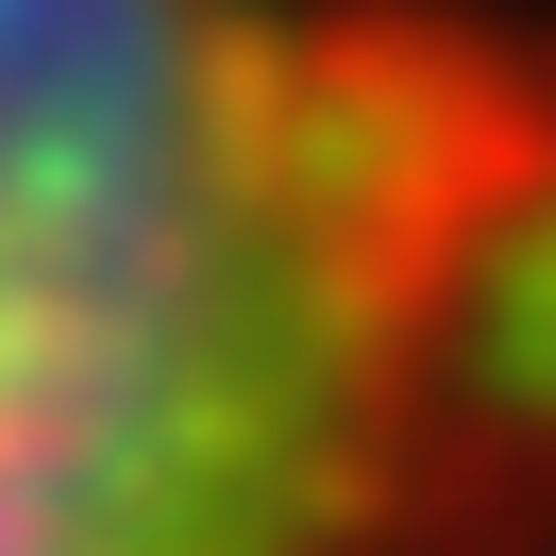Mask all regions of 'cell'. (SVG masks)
I'll use <instances>...</instances> for the list:
<instances>
[{
    "label": "cell",
    "mask_w": 556,
    "mask_h": 556,
    "mask_svg": "<svg viewBox=\"0 0 556 556\" xmlns=\"http://www.w3.org/2000/svg\"><path fill=\"white\" fill-rule=\"evenodd\" d=\"M0 556H556L540 0H0Z\"/></svg>",
    "instance_id": "6da1fadb"
}]
</instances>
